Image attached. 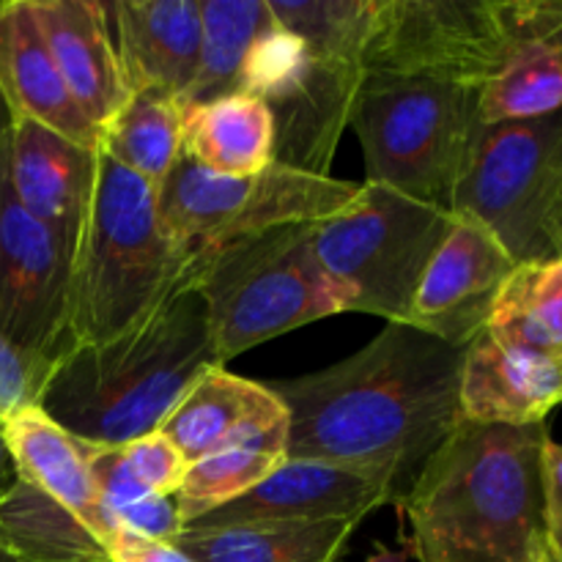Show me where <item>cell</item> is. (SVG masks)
I'll use <instances>...</instances> for the list:
<instances>
[{
  "mask_svg": "<svg viewBox=\"0 0 562 562\" xmlns=\"http://www.w3.org/2000/svg\"><path fill=\"white\" fill-rule=\"evenodd\" d=\"M14 113H11L9 102H5L3 91H0V148L5 146V140H9L11 130H14Z\"/></svg>",
  "mask_w": 562,
  "mask_h": 562,
  "instance_id": "38",
  "label": "cell"
},
{
  "mask_svg": "<svg viewBox=\"0 0 562 562\" xmlns=\"http://www.w3.org/2000/svg\"><path fill=\"white\" fill-rule=\"evenodd\" d=\"M0 562H22V560H16L14 554L9 552V549H5V547H0Z\"/></svg>",
  "mask_w": 562,
  "mask_h": 562,
  "instance_id": "41",
  "label": "cell"
},
{
  "mask_svg": "<svg viewBox=\"0 0 562 562\" xmlns=\"http://www.w3.org/2000/svg\"><path fill=\"white\" fill-rule=\"evenodd\" d=\"M552 247H554V258H562V201H560V206H558V214H554Z\"/></svg>",
  "mask_w": 562,
  "mask_h": 562,
  "instance_id": "39",
  "label": "cell"
},
{
  "mask_svg": "<svg viewBox=\"0 0 562 562\" xmlns=\"http://www.w3.org/2000/svg\"><path fill=\"white\" fill-rule=\"evenodd\" d=\"M360 521L184 530L170 547L192 562H340Z\"/></svg>",
  "mask_w": 562,
  "mask_h": 562,
  "instance_id": "24",
  "label": "cell"
},
{
  "mask_svg": "<svg viewBox=\"0 0 562 562\" xmlns=\"http://www.w3.org/2000/svg\"><path fill=\"white\" fill-rule=\"evenodd\" d=\"M362 77L366 69L360 60L311 49V69L300 86L285 99L269 104L274 121V162L313 176H329Z\"/></svg>",
  "mask_w": 562,
  "mask_h": 562,
  "instance_id": "19",
  "label": "cell"
},
{
  "mask_svg": "<svg viewBox=\"0 0 562 562\" xmlns=\"http://www.w3.org/2000/svg\"><path fill=\"white\" fill-rule=\"evenodd\" d=\"M5 162L20 206L75 252L97 179V151L36 121L16 119L5 143Z\"/></svg>",
  "mask_w": 562,
  "mask_h": 562,
  "instance_id": "15",
  "label": "cell"
},
{
  "mask_svg": "<svg viewBox=\"0 0 562 562\" xmlns=\"http://www.w3.org/2000/svg\"><path fill=\"white\" fill-rule=\"evenodd\" d=\"M313 225H283L241 239L187 272L206 305L220 362L318 318L349 313L313 250Z\"/></svg>",
  "mask_w": 562,
  "mask_h": 562,
  "instance_id": "6",
  "label": "cell"
},
{
  "mask_svg": "<svg viewBox=\"0 0 562 562\" xmlns=\"http://www.w3.org/2000/svg\"><path fill=\"white\" fill-rule=\"evenodd\" d=\"M212 368L223 362L206 305L184 283L119 338L75 346L60 357L36 406L86 442L126 445L159 431L170 409Z\"/></svg>",
  "mask_w": 562,
  "mask_h": 562,
  "instance_id": "3",
  "label": "cell"
},
{
  "mask_svg": "<svg viewBox=\"0 0 562 562\" xmlns=\"http://www.w3.org/2000/svg\"><path fill=\"white\" fill-rule=\"evenodd\" d=\"M47 373L44 362L31 360L0 338V420L5 423L14 412L36 406Z\"/></svg>",
  "mask_w": 562,
  "mask_h": 562,
  "instance_id": "33",
  "label": "cell"
},
{
  "mask_svg": "<svg viewBox=\"0 0 562 562\" xmlns=\"http://www.w3.org/2000/svg\"><path fill=\"white\" fill-rule=\"evenodd\" d=\"M157 195V187L97 151V179L71 252L75 346L119 338L190 283L159 223Z\"/></svg>",
  "mask_w": 562,
  "mask_h": 562,
  "instance_id": "4",
  "label": "cell"
},
{
  "mask_svg": "<svg viewBox=\"0 0 562 562\" xmlns=\"http://www.w3.org/2000/svg\"><path fill=\"white\" fill-rule=\"evenodd\" d=\"M461 417L481 426H536L562 404V362L508 349L486 333L464 349Z\"/></svg>",
  "mask_w": 562,
  "mask_h": 562,
  "instance_id": "20",
  "label": "cell"
},
{
  "mask_svg": "<svg viewBox=\"0 0 562 562\" xmlns=\"http://www.w3.org/2000/svg\"><path fill=\"white\" fill-rule=\"evenodd\" d=\"M0 547L22 562H115L86 519L25 481L0 497Z\"/></svg>",
  "mask_w": 562,
  "mask_h": 562,
  "instance_id": "26",
  "label": "cell"
},
{
  "mask_svg": "<svg viewBox=\"0 0 562 562\" xmlns=\"http://www.w3.org/2000/svg\"><path fill=\"white\" fill-rule=\"evenodd\" d=\"M184 108L162 91L130 93L119 113L99 130V151L159 190L181 157Z\"/></svg>",
  "mask_w": 562,
  "mask_h": 562,
  "instance_id": "28",
  "label": "cell"
},
{
  "mask_svg": "<svg viewBox=\"0 0 562 562\" xmlns=\"http://www.w3.org/2000/svg\"><path fill=\"white\" fill-rule=\"evenodd\" d=\"M543 525L547 549L562 560V445L552 437L543 445Z\"/></svg>",
  "mask_w": 562,
  "mask_h": 562,
  "instance_id": "35",
  "label": "cell"
},
{
  "mask_svg": "<svg viewBox=\"0 0 562 562\" xmlns=\"http://www.w3.org/2000/svg\"><path fill=\"white\" fill-rule=\"evenodd\" d=\"M547 439V423L461 420L401 499L417 562H543Z\"/></svg>",
  "mask_w": 562,
  "mask_h": 562,
  "instance_id": "2",
  "label": "cell"
},
{
  "mask_svg": "<svg viewBox=\"0 0 562 562\" xmlns=\"http://www.w3.org/2000/svg\"><path fill=\"white\" fill-rule=\"evenodd\" d=\"M272 22L267 0H201V60L181 108L239 93L247 53Z\"/></svg>",
  "mask_w": 562,
  "mask_h": 562,
  "instance_id": "29",
  "label": "cell"
},
{
  "mask_svg": "<svg viewBox=\"0 0 562 562\" xmlns=\"http://www.w3.org/2000/svg\"><path fill=\"white\" fill-rule=\"evenodd\" d=\"M543 562H562V560H558V558H554V554H552V552H547V558H543Z\"/></svg>",
  "mask_w": 562,
  "mask_h": 562,
  "instance_id": "42",
  "label": "cell"
},
{
  "mask_svg": "<svg viewBox=\"0 0 562 562\" xmlns=\"http://www.w3.org/2000/svg\"><path fill=\"white\" fill-rule=\"evenodd\" d=\"M368 562H406V554L393 552V549H379L373 558H368Z\"/></svg>",
  "mask_w": 562,
  "mask_h": 562,
  "instance_id": "40",
  "label": "cell"
},
{
  "mask_svg": "<svg viewBox=\"0 0 562 562\" xmlns=\"http://www.w3.org/2000/svg\"><path fill=\"white\" fill-rule=\"evenodd\" d=\"M289 459V417L220 445L190 464L176 492L181 521L203 519L212 510L245 497Z\"/></svg>",
  "mask_w": 562,
  "mask_h": 562,
  "instance_id": "25",
  "label": "cell"
},
{
  "mask_svg": "<svg viewBox=\"0 0 562 562\" xmlns=\"http://www.w3.org/2000/svg\"><path fill=\"white\" fill-rule=\"evenodd\" d=\"M274 22L307 49L362 64L379 0H267Z\"/></svg>",
  "mask_w": 562,
  "mask_h": 562,
  "instance_id": "30",
  "label": "cell"
},
{
  "mask_svg": "<svg viewBox=\"0 0 562 562\" xmlns=\"http://www.w3.org/2000/svg\"><path fill=\"white\" fill-rule=\"evenodd\" d=\"M9 143V140H5ZM71 250L16 201L0 148V338L53 368L75 349L69 324Z\"/></svg>",
  "mask_w": 562,
  "mask_h": 562,
  "instance_id": "10",
  "label": "cell"
},
{
  "mask_svg": "<svg viewBox=\"0 0 562 562\" xmlns=\"http://www.w3.org/2000/svg\"><path fill=\"white\" fill-rule=\"evenodd\" d=\"M514 267V258L483 225L456 217L417 285L406 324L467 349L486 329L494 300Z\"/></svg>",
  "mask_w": 562,
  "mask_h": 562,
  "instance_id": "13",
  "label": "cell"
},
{
  "mask_svg": "<svg viewBox=\"0 0 562 562\" xmlns=\"http://www.w3.org/2000/svg\"><path fill=\"white\" fill-rule=\"evenodd\" d=\"M0 91L14 119H31L99 151V130L71 99L38 27L33 0L0 3Z\"/></svg>",
  "mask_w": 562,
  "mask_h": 562,
  "instance_id": "17",
  "label": "cell"
},
{
  "mask_svg": "<svg viewBox=\"0 0 562 562\" xmlns=\"http://www.w3.org/2000/svg\"><path fill=\"white\" fill-rule=\"evenodd\" d=\"M33 11L71 99L102 130L130 99L108 5L97 0H33Z\"/></svg>",
  "mask_w": 562,
  "mask_h": 562,
  "instance_id": "18",
  "label": "cell"
},
{
  "mask_svg": "<svg viewBox=\"0 0 562 562\" xmlns=\"http://www.w3.org/2000/svg\"><path fill=\"white\" fill-rule=\"evenodd\" d=\"M562 201V110L483 124L450 212L483 225L516 263L554 258Z\"/></svg>",
  "mask_w": 562,
  "mask_h": 562,
  "instance_id": "9",
  "label": "cell"
},
{
  "mask_svg": "<svg viewBox=\"0 0 562 562\" xmlns=\"http://www.w3.org/2000/svg\"><path fill=\"white\" fill-rule=\"evenodd\" d=\"M124 459L135 481L146 488L148 494H159V497H176L179 486L184 483L190 464L184 456L176 450V445L159 431L146 434L140 439L121 445Z\"/></svg>",
  "mask_w": 562,
  "mask_h": 562,
  "instance_id": "32",
  "label": "cell"
},
{
  "mask_svg": "<svg viewBox=\"0 0 562 562\" xmlns=\"http://www.w3.org/2000/svg\"><path fill=\"white\" fill-rule=\"evenodd\" d=\"M113 527L115 536L130 532V536L154 543H173V538L184 532V521H181L176 497H159V494H151V497H143L137 503L126 505V508L115 510Z\"/></svg>",
  "mask_w": 562,
  "mask_h": 562,
  "instance_id": "34",
  "label": "cell"
},
{
  "mask_svg": "<svg viewBox=\"0 0 562 562\" xmlns=\"http://www.w3.org/2000/svg\"><path fill=\"white\" fill-rule=\"evenodd\" d=\"M483 333L499 346L562 362V258L516 263Z\"/></svg>",
  "mask_w": 562,
  "mask_h": 562,
  "instance_id": "27",
  "label": "cell"
},
{
  "mask_svg": "<svg viewBox=\"0 0 562 562\" xmlns=\"http://www.w3.org/2000/svg\"><path fill=\"white\" fill-rule=\"evenodd\" d=\"M181 154L220 176H256L274 162V121L267 102L228 93L184 108Z\"/></svg>",
  "mask_w": 562,
  "mask_h": 562,
  "instance_id": "23",
  "label": "cell"
},
{
  "mask_svg": "<svg viewBox=\"0 0 562 562\" xmlns=\"http://www.w3.org/2000/svg\"><path fill=\"white\" fill-rule=\"evenodd\" d=\"M349 126L366 154V181L450 212L483 126L481 97L461 82L366 71Z\"/></svg>",
  "mask_w": 562,
  "mask_h": 562,
  "instance_id": "5",
  "label": "cell"
},
{
  "mask_svg": "<svg viewBox=\"0 0 562 562\" xmlns=\"http://www.w3.org/2000/svg\"><path fill=\"white\" fill-rule=\"evenodd\" d=\"M461 362L459 346L409 324H384L338 366L269 382L289 412V459L387 472L401 503L464 420Z\"/></svg>",
  "mask_w": 562,
  "mask_h": 562,
  "instance_id": "1",
  "label": "cell"
},
{
  "mask_svg": "<svg viewBox=\"0 0 562 562\" xmlns=\"http://www.w3.org/2000/svg\"><path fill=\"white\" fill-rule=\"evenodd\" d=\"M395 499L393 477L379 470L327 464L313 459H285L252 492L184 530H217L241 525H322L362 521Z\"/></svg>",
  "mask_w": 562,
  "mask_h": 562,
  "instance_id": "12",
  "label": "cell"
},
{
  "mask_svg": "<svg viewBox=\"0 0 562 562\" xmlns=\"http://www.w3.org/2000/svg\"><path fill=\"white\" fill-rule=\"evenodd\" d=\"M360 184L272 162L256 176H220L181 154L159 184L157 212L184 274L203 258L283 225L344 212Z\"/></svg>",
  "mask_w": 562,
  "mask_h": 562,
  "instance_id": "7",
  "label": "cell"
},
{
  "mask_svg": "<svg viewBox=\"0 0 562 562\" xmlns=\"http://www.w3.org/2000/svg\"><path fill=\"white\" fill-rule=\"evenodd\" d=\"M497 53V0H379L362 69L481 88Z\"/></svg>",
  "mask_w": 562,
  "mask_h": 562,
  "instance_id": "11",
  "label": "cell"
},
{
  "mask_svg": "<svg viewBox=\"0 0 562 562\" xmlns=\"http://www.w3.org/2000/svg\"><path fill=\"white\" fill-rule=\"evenodd\" d=\"M3 434L20 481L75 510L104 541L113 543L115 527L99 499L86 439L60 428L38 406L14 412L3 423Z\"/></svg>",
  "mask_w": 562,
  "mask_h": 562,
  "instance_id": "21",
  "label": "cell"
},
{
  "mask_svg": "<svg viewBox=\"0 0 562 562\" xmlns=\"http://www.w3.org/2000/svg\"><path fill=\"white\" fill-rule=\"evenodd\" d=\"M16 481H20V475H16L14 459H11L9 453V445H5L3 420H0V497H5V494L14 488Z\"/></svg>",
  "mask_w": 562,
  "mask_h": 562,
  "instance_id": "37",
  "label": "cell"
},
{
  "mask_svg": "<svg viewBox=\"0 0 562 562\" xmlns=\"http://www.w3.org/2000/svg\"><path fill=\"white\" fill-rule=\"evenodd\" d=\"M108 14L130 93L162 91L181 102L201 60V0H126Z\"/></svg>",
  "mask_w": 562,
  "mask_h": 562,
  "instance_id": "16",
  "label": "cell"
},
{
  "mask_svg": "<svg viewBox=\"0 0 562 562\" xmlns=\"http://www.w3.org/2000/svg\"><path fill=\"white\" fill-rule=\"evenodd\" d=\"M283 417L289 412L267 384L212 368L170 409L159 434L176 445L187 464H195L220 445Z\"/></svg>",
  "mask_w": 562,
  "mask_h": 562,
  "instance_id": "22",
  "label": "cell"
},
{
  "mask_svg": "<svg viewBox=\"0 0 562 562\" xmlns=\"http://www.w3.org/2000/svg\"><path fill=\"white\" fill-rule=\"evenodd\" d=\"M499 53L477 88L483 124L562 110V0H497Z\"/></svg>",
  "mask_w": 562,
  "mask_h": 562,
  "instance_id": "14",
  "label": "cell"
},
{
  "mask_svg": "<svg viewBox=\"0 0 562 562\" xmlns=\"http://www.w3.org/2000/svg\"><path fill=\"white\" fill-rule=\"evenodd\" d=\"M453 225L448 209L362 181L344 212L313 225V250L351 311L406 324L417 285Z\"/></svg>",
  "mask_w": 562,
  "mask_h": 562,
  "instance_id": "8",
  "label": "cell"
},
{
  "mask_svg": "<svg viewBox=\"0 0 562 562\" xmlns=\"http://www.w3.org/2000/svg\"><path fill=\"white\" fill-rule=\"evenodd\" d=\"M307 69H311V49L305 47V42L272 22L247 53L239 93L263 99L269 108L289 97Z\"/></svg>",
  "mask_w": 562,
  "mask_h": 562,
  "instance_id": "31",
  "label": "cell"
},
{
  "mask_svg": "<svg viewBox=\"0 0 562 562\" xmlns=\"http://www.w3.org/2000/svg\"><path fill=\"white\" fill-rule=\"evenodd\" d=\"M110 549H113L115 562H192L170 543L143 541V538L130 536V532H119Z\"/></svg>",
  "mask_w": 562,
  "mask_h": 562,
  "instance_id": "36",
  "label": "cell"
}]
</instances>
